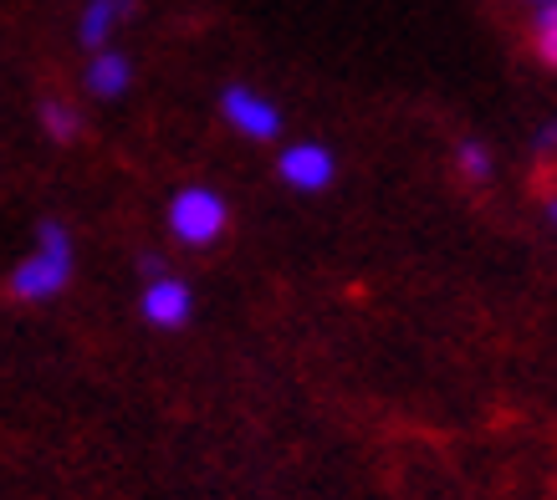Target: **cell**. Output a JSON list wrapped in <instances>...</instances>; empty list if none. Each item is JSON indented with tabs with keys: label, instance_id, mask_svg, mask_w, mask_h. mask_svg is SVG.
<instances>
[{
	"label": "cell",
	"instance_id": "obj_1",
	"mask_svg": "<svg viewBox=\"0 0 557 500\" xmlns=\"http://www.w3.org/2000/svg\"><path fill=\"white\" fill-rule=\"evenodd\" d=\"M72 282V240L57 220H41L36 230V255H26L11 271V297L16 301H47Z\"/></svg>",
	"mask_w": 557,
	"mask_h": 500
},
{
	"label": "cell",
	"instance_id": "obj_2",
	"mask_svg": "<svg viewBox=\"0 0 557 500\" xmlns=\"http://www.w3.org/2000/svg\"><path fill=\"white\" fill-rule=\"evenodd\" d=\"M225 220H231V210H225V200H220L215 189H205V184H189V189H180L170 204V230L185 240V246H210L220 230H225Z\"/></svg>",
	"mask_w": 557,
	"mask_h": 500
},
{
	"label": "cell",
	"instance_id": "obj_3",
	"mask_svg": "<svg viewBox=\"0 0 557 500\" xmlns=\"http://www.w3.org/2000/svg\"><path fill=\"white\" fill-rule=\"evenodd\" d=\"M220 113L246 138H276V128H282V113H276L261 92H251V87H240V83L220 92Z\"/></svg>",
	"mask_w": 557,
	"mask_h": 500
},
{
	"label": "cell",
	"instance_id": "obj_4",
	"mask_svg": "<svg viewBox=\"0 0 557 500\" xmlns=\"http://www.w3.org/2000/svg\"><path fill=\"white\" fill-rule=\"evenodd\" d=\"M276 174H282L292 189L318 195V189H327V184H333V174H338V159L322 149V143H292V149L276 159Z\"/></svg>",
	"mask_w": 557,
	"mask_h": 500
},
{
	"label": "cell",
	"instance_id": "obj_5",
	"mask_svg": "<svg viewBox=\"0 0 557 500\" xmlns=\"http://www.w3.org/2000/svg\"><path fill=\"white\" fill-rule=\"evenodd\" d=\"M189 307H195V297H189V286L180 282V276H153V282L144 286V297H138V312H144L153 327H185Z\"/></svg>",
	"mask_w": 557,
	"mask_h": 500
},
{
	"label": "cell",
	"instance_id": "obj_6",
	"mask_svg": "<svg viewBox=\"0 0 557 500\" xmlns=\"http://www.w3.org/2000/svg\"><path fill=\"white\" fill-rule=\"evenodd\" d=\"M134 83V62L113 47H98L92 51V62H87V92L92 98H123Z\"/></svg>",
	"mask_w": 557,
	"mask_h": 500
},
{
	"label": "cell",
	"instance_id": "obj_7",
	"mask_svg": "<svg viewBox=\"0 0 557 500\" xmlns=\"http://www.w3.org/2000/svg\"><path fill=\"white\" fill-rule=\"evenodd\" d=\"M123 16H134V0H92V5L83 11V21H77V41L98 51Z\"/></svg>",
	"mask_w": 557,
	"mask_h": 500
},
{
	"label": "cell",
	"instance_id": "obj_8",
	"mask_svg": "<svg viewBox=\"0 0 557 500\" xmlns=\"http://www.w3.org/2000/svg\"><path fill=\"white\" fill-rule=\"evenodd\" d=\"M41 128H47V138H57V143H77L83 113H77L67 98H47L41 102Z\"/></svg>",
	"mask_w": 557,
	"mask_h": 500
},
{
	"label": "cell",
	"instance_id": "obj_9",
	"mask_svg": "<svg viewBox=\"0 0 557 500\" xmlns=\"http://www.w3.org/2000/svg\"><path fill=\"white\" fill-rule=\"evenodd\" d=\"M456 168H460V174H466L471 184H486L496 164H491V149L481 143V138H460V143H456Z\"/></svg>",
	"mask_w": 557,
	"mask_h": 500
},
{
	"label": "cell",
	"instance_id": "obj_10",
	"mask_svg": "<svg viewBox=\"0 0 557 500\" xmlns=\"http://www.w3.org/2000/svg\"><path fill=\"white\" fill-rule=\"evenodd\" d=\"M532 36H537V57L553 67L557 62V5H537V26H532Z\"/></svg>",
	"mask_w": 557,
	"mask_h": 500
},
{
	"label": "cell",
	"instance_id": "obj_11",
	"mask_svg": "<svg viewBox=\"0 0 557 500\" xmlns=\"http://www.w3.org/2000/svg\"><path fill=\"white\" fill-rule=\"evenodd\" d=\"M553 143H557V123L547 117V123L537 128V138H532V149H537V153H553Z\"/></svg>",
	"mask_w": 557,
	"mask_h": 500
},
{
	"label": "cell",
	"instance_id": "obj_12",
	"mask_svg": "<svg viewBox=\"0 0 557 500\" xmlns=\"http://www.w3.org/2000/svg\"><path fill=\"white\" fill-rule=\"evenodd\" d=\"M138 271H144V276H164V261H159V255H138Z\"/></svg>",
	"mask_w": 557,
	"mask_h": 500
},
{
	"label": "cell",
	"instance_id": "obj_13",
	"mask_svg": "<svg viewBox=\"0 0 557 500\" xmlns=\"http://www.w3.org/2000/svg\"><path fill=\"white\" fill-rule=\"evenodd\" d=\"M537 5H553V0H537Z\"/></svg>",
	"mask_w": 557,
	"mask_h": 500
}]
</instances>
